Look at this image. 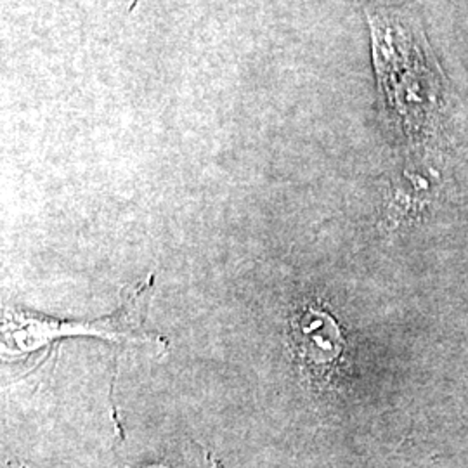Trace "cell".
Wrapping results in <instances>:
<instances>
[{
    "label": "cell",
    "mask_w": 468,
    "mask_h": 468,
    "mask_svg": "<svg viewBox=\"0 0 468 468\" xmlns=\"http://www.w3.org/2000/svg\"><path fill=\"white\" fill-rule=\"evenodd\" d=\"M135 301L113 318L100 319L92 323H56L38 314L23 311H5L4 316V340H9L17 352L37 351L58 336L82 334L102 336L108 340H148L135 330Z\"/></svg>",
    "instance_id": "obj_2"
},
{
    "label": "cell",
    "mask_w": 468,
    "mask_h": 468,
    "mask_svg": "<svg viewBox=\"0 0 468 468\" xmlns=\"http://www.w3.org/2000/svg\"><path fill=\"white\" fill-rule=\"evenodd\" d=\"M373 61L385 108L408 129L423 125L444 100L439 65L413 17L384 5L367 7Z\"/></svg>",
    "instance_id": "obj_1"
},
{
    "label": "cell",
    "mask_w": 468,
    "mask_h": 468,
    "mask_svg": "<svg viewBox=\"0 0 468 468\" xmlns=\"http://www.w3.org/2000/svg\"><path fill=\"white\" fill-rule=\"evenodd\" d=\"M292 340L302 363L309 367L328 365L342 347L334 321L314 309H307L293 319Z\"/></svg>",
    "instance_id": "obj_3"
}]
</instances>
